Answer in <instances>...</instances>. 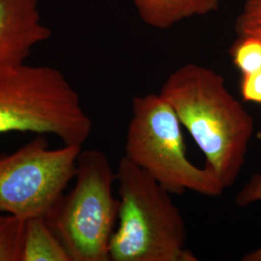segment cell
I'll return each instance as SVG.
<instances>
[{
    "instance_id": "7a4b0ae2",
    "label": "cell",
    "mask_w": 261,
    "mask_h": 261,
    "mask_svg": "<svg viewBox=\"0 0 261 261\" xmlns=\"http://www.w3.org/2000/svg\"><path fill=\"white\" fill-rule=\"evenodd\" d=\"M118 183V225L110 243L111 261H196L186 247V226L171 194L125 157Z\"/></svg>"
},
{
    "instance_id": "9c48e42d",
    "label": "cell",
    "mask_w": 261,
    "mask_h": 261,
    "mask_svg": "<svg viewBox=\"0 0 261 261\" xmlns=\"http://www.w3.org/2000/svg\"><path fill=\"white\" fill-rule=\"evenodd\" d=\"M21 261H71L65 247L47 223L46 217L25 221Z\"/></svg>"
},
{
    "instance_id": "7c38bea8",
    "label": "cell",
    "mask_w": 261,
    "mask_h": 261,
    "mask_svg": "<svg viewBox=\"0 0 261 261\" xmlns=\"http://www.w3.org/2000/svg\"><path fill=\"white\" fill-rule=\"evenodd\" d=\"M239 36H252L261 40V0H246L235 24Z\"/></svg>"
},
{
    "instance_id": "3957f363",
    "label": "cell",
    "mask_w": 261,
    "mask_h": 261,
    "mask_svg": "<svg viewBox=\"0 0 261 261\" xmlns=\"http://www.w3.org/2000/svg\"><path fill=\"white\" fill-rule=\"evenodd\" d=\"M92 128L80 95L58 69L27 62L0 67V135H50L83 146Z\"/></svg>"
},
{
    "instance_id": "277c9868",
    "label": "cell",
    "mask_w": 261,
    "mask_h": 261,
    "mask_svg": "<svg viewBox=\"0 0 261 261\" xmlns=\"http://www.w3.org/2000/svg\"><path fill=\"white\" fill-rule=\"evenodd\" d=\"M181 127L177 114L160 94L135 97L124 157L171 195L191 191L210 197L222 196L225 189L221 181L188 158Z\"/></svg>"
},
{
    "instance_id": "5b68a950",
    "label": "cell",
    "mask_w": 261,
    "mask_h": 261,
    "mask_svg": "<svg viewBox=\"0 0 261 261\" xmlns=\"http://www.w3.org/2000/svg\"><path fill=\"white\" fill-rule=\"evenodd\" d=\"M74 179L73 189L47 215V223L71 261H111L110 243L119 213L112 189L115 171L102 151L82 150Z\"/></svg>"
},
{
    "instance_id": "8992f818",
    "label": "cell",
    "mask_w": 261,
    "mask_h": 261,
    "mask_svg": "<svg viewBox=\"0 0 261 261\" xmlns=\"http://www.w3.org/2000/svg\"><path fill=\"white\" fill-rule=\"evenodd\" d=\"M83 146L49 148L39 135L19 149L0 155V213L23 221L47 217L74 180Z\"/></svg>"
},
{
    "instance_id": "5bb4252c",
    "label": "cell",
    "mask_w": 261,
    "mask_h": 261,
    "mask_svg": "<svg viewBox=\"0 0 261 261\" xmlns=\"http://www.w3.org/2000/svg\"><path fill=\"white\" fill-rule=\"evenodd\" d=\"M240 93L244 102L261 105V70L252 74L242 75Z\"/></svg>"
},
{
    "instance_id": "30bf717a",
    "label": "cell",
    "mask_w": 261,
    "mask_h": 261,
    "mask_svg": "<svg viewBox=\"0 0 261 261\" xmlns=\"http://www.w3.org/2000/svg\"><path fill=\"white\" fill-rule=\"evenodd\" d=\"M25 221L0 213V261H21Z\"/></svg>"
},
{
    "instance_id": "6da1fadb",
    "label": "cell",
    "mask_w": 261,
    "mask_h": 261,
    "mask_svg": "<svg viewBox=\"0 0 261 261\" xmlns=\"http://www.w3.org/2000/svg\"><path fill=\"white\" fill-rule=\"evenodd\" d=\"M159 94L204 154L205 168L224 189L232 186L245 164L253 119L228 91L223 75L188 63L169 75Z\"/></svg>"
},
{
    "instance_id": "52a82bcc",
    "label": "cell",
    "mask_w": 261,
    "mask_h": 261,
    "mask_svg": "<svg viewBox=\"0 0 261 261\" xmlns=\"http://www.w3.org/2000/svg\"><path fill=\"white\" fill-rule=\"evenodd\" d=\"M51 34L39 0H0V67L27 62L33 48Z\"/></svg>"
},
{
    "instance_id": "4fadbf2b",
    "label": "cell",
    "mask_w": 261,
    "mask_h": 261,
    "mask_svg": "<svg viewBox=\"0 0 261 261\" xmlns=\"http://www.w3.org/2000/svg\"><path fill=\"white\" fill-rule=\"evenodd\" d=\"M256 201H261V173L253 174L235 198L236 204L241 207L250 205ZM243 260L261 261V248L245 255Z\"/></svg>"
},
{
    "instance_id": "8fae6325",
    "label": "cell",
    "mask_w": 261,
    "mask_h": 261,
    "mask_svg": "<svg viewBox=\"0 0 261 261\" xmlns=\"http://www.w3.org/2000/svg\"><path fill=\"white\" fill-rule=\"evenodd\" d=\"M234 66L242 75L261 70V40L252 36H239L230 47Z\"/></svg>"
},
{
    "instance_id": "ba28073f",
    "label": "cell",
    "mask_w": 261,
    "mask_h": 261,
    "mask_svg": "<svg viewBox=\"0 0 261 261\" xmlns=\"http://www.w3.org/2000/svg\"><path fill=\"white\" fill-rule=\"evenodd\" d=\"M147 25L168 29L195 16H204L219 9L221 0H133Z\"/></svg>"
}]
</instances>
